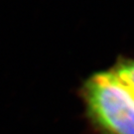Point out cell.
Returning a JSON list of instances; mask_svg holds the SVG:
<instances>
[{"instance_id": "cell-2", "label": "cell", "mask_w": 134, "mask_h": 134, "mask_svg": "<svg viewBox=\"0 0 134 134\" xmlns=\"http://www.w3.org/2000/svg\"><path fill=\"white\" fill-rule=\"evenodd\" d=\"M109 69L134 91V59L119 58Z\"/></svg>"}, {"instance_id": "cell-1", "label": "cell", "mask_w": 134, "mask_h": 134, "mask_svg": "<svg viewBox=\"0 0 134 134\" xmlns=\"http://www.w3.org/2000/svg\"><path fill=\"white\" fill-rule=\"evenodd\" d=\"M80 93L96 132L134 134V91L110 69L91 75Z\"/></svg>"}]
</instances>
